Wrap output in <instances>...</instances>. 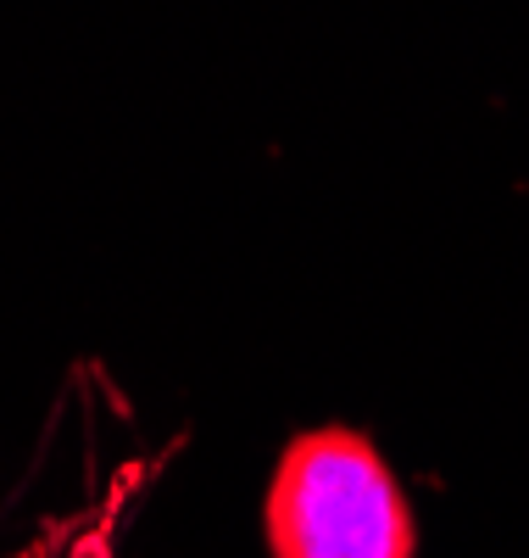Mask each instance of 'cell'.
I'll use <instances>...</instances> for the list:
<instances>
[{
	"mask_svg": "<svg viewBox=\"0 0 529 558\" xmlns=\"http://www.w3.org/2000/svg\"><path fill=\"white\" fill-rule=\"evenodd\" d=\"M273 558H413L418 520L384 452L346 425L302 430L262 497Z\"/></svg>",
	"mask_w": 529,
	"mask_h": 558,
	"instance_id": "6da1fadb",
	"label": "cell"
}]
</instances>
